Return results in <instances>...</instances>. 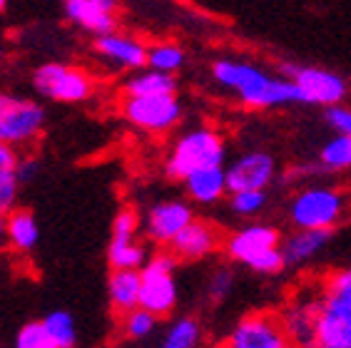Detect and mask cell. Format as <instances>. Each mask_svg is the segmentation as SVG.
<instances>
[{
  "label": "cell",
  "mask_w": 351,
  "mask_h": 348,
  "mask_svg": "<svg viewBox=\"0 0 351 348\" xmlns=\"http://www.w3.org/2000/svg\"><path fill=\"white\" fill-rule=\"evenodd\" d=\"M202 341V326L192 316H182L172 321L162 338V348H197Z\"/></svg>",
  "instance_id": "obj_27"
},
{
  "label": "cell",
  "mask_w": 351,
  "mask_h": 348,
  "mask_svg": "<svg viewBox=\"0 0 351 348\" xmlns=\"http://www.w3.org/2000/svg\"><path fill=\"white\" fill-rule=\"evenodd\" d=\"M349 348H351V346H349Z\"/></svg>",
  "instance_id": "obj_40"
},
{
  "label": "cell",
  "mask_w": 351,
  "mask_h": 348,
  "mask_svg": "<svg viewBox=\"0 0 351 348\" xmlns=\"http://www.w3.org/2000/svg\"><path fill=\"white\" fill-rule=\"evenodd\" d=\"M232 286H234V274H232L227 266H219L215 269V274L210 276V282H207V299L212 303H219L224 301L227 296H230Z\"/></svg>",
  "instance_id": "obj_32"
},
{
  "label": "cell",
  "mask_w": 351,
  "mask_h": 348,
  "mask_svg": "<svg viewBox=\"0 0 351 348\" xmlns=\"http://www.w3.org/2000/svg\"><path fill=\"white\" fill-rule=\"evenodd\" d=\"M15 348H55L53 338L47 334V328L43 321H27L21 326L18 336H15Z\"/></svg>",
  "instance_id": "obj_31"
},
{
  "label": "cell",
  "mask_w": 351,
  "mask_h": 348,
  "mask_svg": "<svg viewBox=\"0 0 351 348\" xmlns=\"http://www.w3.org/2000/svg\"><path fill=\"white\" fill-rule=\"evenodd\" d=\"M222 348H294L277 311H252L234 323Z\"/></svg>",
  "instance_id": "obj_12"
},
{
  "label": "cell",
  "mask_w": 351,
  "mask_h": 348,
  "mask_svg": "<svg viewBox=\"0 0 351 348\" xmlns=\"http://www.w3.org/2000/svg\"><path fill=\"white\" fill-rule=\"evenodd\" d=\"M95 85L97 82L85 67H75L68 62H43L33 73L35 92L45 100L62 105L88 102L95 95Z\"/></svg>",
  "instance_id": "obj_8"
},
{
  "label": "cell",
  "mask_w": 351,
  "mask_h": 348,
  "mask_svg": "<svg viewBox=\"0 0 351 348\" xmlns=\"http://www.w3.org/2000/svg\"><path fill=\"white\" fill-rule=\"evenodd\" d=\"M224 247L222 232L204 219H192L187 227L177 234V239L169 244V251L177 256L180 261H202L207 256L217 254Z\"/></svg>",
  "instance_id": "obj_17"
},
{
  "label": "cell",
  "mask_w": 351,
  "mask_h": 348,
  "mask_svg": "<svg viewBox=\"0 0 351 348\" xmlns=\"http://www.w3.org/2000/svg\"><path fill=\"white\" fill-rule=\"evenodd\" d=\"M62 13L93 38L117 30V0H62Z\"/></svg>",
  "instance_id": "obj_18"
},
{
  "label": "cell",
  "mask_w": 351,
  "mask_h": 348,
  "mask_svg": "<svg viewBox=\"0 0 351 348\" xmlns=\"http://www.w3.org/2000/svg\"><path fill=\"white\" fill-rule=\"evenodd\" d=\"M13 348H15V346H13Z\"/></svg>",
  "instance_id": "obj_39"
},
{
  "label": "cell",
  "mask_w": 351,
  "mask_h": 348,
  "mask_svg": "<svg viewBox=\"0 0 351 348\" xmlns=\"http://www.w3.org/2000/svg\"><path fill=\"white\" fill-rule=\"evenodd\" d=\"M18 157H21L18 149L0 145V214H8L18 207V192H21Z\"/></svg>",
  "instance_id": "obj_24"
},
{
  "label": "cell",
  "mask_w": 351,
  "mask_h": 348,
  "mask_svg": "<svg viewBox=\"0 0 351 348\" xmlns=\"http://www.w3.org/2000/svg\"><path fill=\"white\" fill-rule=\"evenodd\" d=\"M324 122L334 134H351V108L344 102L324 108Z\"/></svg>",
  "instance_id": "obj_33"
},
{
  "label": "cell",
  "mask_w": 351,
  "mask_h": 348,
  "mask_svg": "<svg viewBox=\"0 0 351 348\" xmlns=\"http://www.w3.org/2000/svg\"><path fill=\"white\" fill-rule=\"evenodd\" d=\"M147 50L149 42L120 30L93 38V55L115 73H135L147 67Z\"/></svg>",
  "instance_id": "obj_14"
},
{
  "label": "cell",
  "mask_w": 351,
  "mask_h": 348,
  "mask_svg": "<svg viewBox=\"0 0 351 348\" xmlns=\"http://www.w3.org/2000/svg\"><path fill=\"white\" fill-rule=\"evenodd\" d=\"M140 291H142L140 269H110L108 299H110V308L117 316H125L128 311L140 306Z\"/></svg>",
  "instance_id": "obj_21"
},
{
  "label": "cell",
  "mask_w": 351,
  "mask_h": 348,
  "mask_svg": "<svg viewBox=\"0 0 351 348\" xmlns=\"http://www.w3.org/2000/svg\"><path fill=\"white\" fill-rule=\"evenodd\" d=\"M5 214H0V251H3V247H5Z\"/></svg>",
  "instance_id": "obj_35"
},
{
  "label": "cell",
  "mask_w": 351,
  "mask_h": 348,
  "mask_svg": "<svg viewBox=\"0 0 351 348\" xmlns=\"http://www.w3.org/2000/svg\"><path fill=\"white\" fill-rule=\"evenodd\" d=\"M0 62H3V45H0Z\"/></svg>",
  "instance_id": "obj_37"
},
{
  "label": "cell",
  "mask_w": 351,
  "mask_h": 348,
  "mask_svg": "<svg viewBox=\"0 0 351 348\" xmlns=\"http://www.w3.org/2000/svg\"><path fill=\"white\" fill-rule=\"evenodd\" d=\"M177 75L162 73L155 67H142L130 73L122 82V95H135V97H145V95H177Z\"/></svg>",
  "instance_id": "obj_23"
},
{
  "label": "cell",
  "mask_w": 351,
  "mask_h": 348,
  "mask_svg": "<svg viewBox=\"0 0 351 348\" xmlns=\"http://www.w3.org/2000/svg\"><path fill=\"white\" fill-rule=\"evenodd\" d=\"M155 326H157V316L142 306L132 308V311H128V314L122 316V336L130 338V341H142V338L152 336Z\"/></svg>",
  "instance_id": "obj_29"
},
{
  "label": "cell",
  "mask_w": 351,
  "mask_h": 348,
  "mask_svg": "<svg viewBox=\"0 0 351 348\" xmlns=\"http://www.w3.org/2000/svg\"><path fill=\"white\" fill-rule=\"evenodd\" d=\"M294 348H319V314H322V284L309 279L284 301L277 311Z\"/></svg>",
  "instance_id": "obj_7"
},
{
  "label": "cell",
  "mask_w": 351,
  "mask_h": 348,
  "mask_svg": "<svg viewBox=\"0 0 351 348\" xmlns=\"http://www.w3.org/2000/svg\"><path fill=\"white\" fill-rule=\"evenodd\" d=\"M184 55L182 45H177L172 40H157L149 42L147 50V67H155V70H162V73H172L177 75L184 67Z\"/></svg>",
  "instance_id": "obj_26"
},
{
  "label": "cell",
  "mask_w": 351,
  "mask_h": 348,
  "mask_svg": "<svg viewBox=\"0 0 351 348\" xmlns=\"http://www.w3.org/2000/svg\"><path fill=\"white\" fill-rule=\"evenodd\" d=\"M38 172H40V160L33 154V149L21 152V157H18V179H21V184L33 182Z\"/></svg>",
  "instance_id": "obj_34"
},
{
  "label": "cell",
  "mask_w": 351,
  "mask_h": 348,
  "mask_svg": "<svg viewBox=\"0 0 351 348\" xmlns=\"http://www.w3.org/2000/svg\"><path fill=\"white\" fill-rule=\"evenodd\" d=\"M184 195L192 204H202V207H212L217 201H222L224 197L230 195V187H227V169L224 164H217V167H204L197 169L182 182Z\"/></svg>",
  "instance_id": "obj_19"
},
{
  "label": "cell",
  "mask_w": 351,
  "mask_h": 348,
  "mask_svg": "<svg viewBox=\"0 0 351 348\" xmlns=\"http://www.w3.org/2000/svg\"><path fill=\"white\" fill-rule=\"evenodd\" d=\"M120 112L135 129L162 137L182 122L184 108L177 95H145V97L122 95Z\"/></svg>",
  "instance_id": "obj_10"
},
{
  "label": "cell",
  "mask_w": 351,
  "mask_h": 348,
  "mask_svg": "<svg viewBox=\"0 0 351 348\" xmlns=\"http://www.w3.org/2000/svg\"><path fill=\"white\" fill-rule=\"evenodd\" d=\"M8 3H10V0H0V13H3V10L8 8Z\"/></svg>",
  "instance_id": "obj_36"
},
{
  "label": "cell",
  "mask_w": 351,
  "mask_h": 348,
  "mask_svg": "<svg viewBox=\"0 0 351 348\" xmlns=\"http://www.w3.org/2000/svg\"><path fill=\"white\" fill-rule=\"evenodd\" d=\"M351 192L331 184H309L294 192L287 214L294 229H334L349 216Z\"/></svg>",
  "instance_id": "obj_4"
},
{
  "label": "cell",
  "mask_w": 351,
  "mask_h": 348,
  "mask_svg": "<svg viewBox=\"0 0 351 348\" xmlns=\"http://www.w3.org/2000/svg\"><path fill=\"white\" fill-rule=\"evenodd\" d=\"M282 75L291 77L294 85L302 92L304 105H319V108H331L339 102H346L351 92V85L346 77H341L334 70L314 65H297V62H284Z\"/></svg>",
  "instance_id": "obj_11"
},
{
  "label": "cell",
  "mask_w": 351,
  "mask_h": 348,
  "mask_svg": "<svg viewBox=\"0 0 351 348\" xmlns=\"http://www.w3.org/2000/svg\"><path fill=\"white\" fill-rule=\"evenodd\" d=\"M195 219V209L184 199H162L155 201L142 216V232L149 244L167 249L177 234Z\"/></svg>",
  "instance_id": "obj_15"
},
{
  "label": "cell",
  "mask_w": 351,
  "mask_h": 348,
  "mask_svg": "<svg viewBox=\"0 0 351 348\" xmlns=\"http://www.w3.org/2000/svg\"><path fill=\"white\" fill-rule=\"evenodd\" d=\"M227 259L262 276H277L287 269L282 254V234L271 224H244L224 239Z\"/></svg>",
  "instance_id": "obj_3"
},
{
  "label": "cell",
  "mask_w": 351,
  "mask_h": 348,
  "mask_svg": "<svg viewBox=\"0 0 351 348\" xmlns=\"http://www.w3.org/2000/svg\"><path fill=\"white\" fill-rule=\"evenodd\" d=\"M227 187L230 192L242 189H269L277 179V160L264 149H250L227 164Z\"/></svg>",
  "instance_id": "obj_16"
},
{
  "label": "cell",
  "mask_w": 351,
  "mask_h": 348,
  "mask_svg": "<svg viewBox=\"0 0 351 348\" xmlns=\"http://www.w3.org/2000/svg\"><path fill=\"white\" fill-rule=\"evenodd\" d=\"M45 129V108L33 97L0 90V145L27 152Z\"/></svg>",
  "instance_id": "obj_6"
},
{
  "label": "cell",
  "mask_w": 351,
  "mask_h": 348,
  "mask_svg": "<svg viewBox=\"0 0 351 348\" xmlns=\"http://www.w3.org/2000/svg\"><path fill=\"white\" fill-rule=\"evenodd\" d=\"M38 239H40V229H38V221H35L30 209L15 207L13 212H8L5 241L15 254H30L38 247Z\"/></svg>",
  "instance_id": "obj_22"
},
{
  "label": "cell",
  "mask_w": 351,
  "mask_h": 348,
  "mask_svg": "<svg viewBox=\"0 0 351 348\" xmlns=\"http://www.w3.org/2000/svg\"><path fill=\"white\" fill-rule=\"evenodd\" d=\"M43 323H45L47 334H50V338H53L55 348H73L75 346L77 334H75L73 316H70L68 311H53V314H47L45 319H43Z\"/></svg>",
  "instance_id": "obj_30"
},
{
  "label": "cell",
  "mask_w": 351,
  "mask_h": 348,
  "mask_svg": "<svg viewBox=\"0 0 351 348\" xmlns=\"http://www.w3.org/2000/svg\"><path fill=\"white\" fill-rule=\"evenodd\" d=\"M331 229H294L289 236L282 239V254L287 266L297 269L317 259L331 241Z\"/></svg>",
  "instance_id": "obj_20"
},
{
  "label": "cell",
  "mask_w": 351,
  "mask_h": 348,
  "mask_svg": "<svg viewBox=\"0 0 351 348\" xmlns=\"http://www.w3.org/2000/svg\"><path fill=\"white\" fill-rule=\"evenodd\" d=\"M227 160V140L217 127L199 125L184 129L169 147L165 157V174L172 182H184L192 172L204 167H217Z\"/></svg>",
  "instance_id": "obj_2"
},
{
  "label": "cell",
  "mask_w": 351,
  "mask_h": 348,
  "mask_svg": "<svg viewBox=\"0 0 351 348\" xmlns=\"http://www.w3.org/2000/svg\"><path fill=\"white\" fill-rule=\"evenodd\" d=\"M177 264H180V259L169 249H160L140 269L142 274L140 306L152 311L157 319H167L177 308V299H180V291H177V282H175Z\"/></svg>",
  "instance_id": "obj_9"
},
{
  "label": "cell",
  "mask_w": 351,
  "mask_h": 348,
  "mask_svg": "<svg viewBox=\"0 0 351 348\" xmlns=\"http://www.w3.org/2000/svg\"><path fill=\"white\" fill-rule=\"evenodd\" d=\"M269 195L267 189H242V192H230V209L242 219H254L267 209Z\"/></svg>",
  "instance_id": "obj_28"
},
{
  "label": "cell",
  "mask_w": 351,
  "mask_h": 348,
  "mask_svg": "<svg viewBox=\"0 0 351 348\" xmlns=\"http://www.w3.org/2000/svg\"><path fill=\"white\" fill-rule=\"evenodd\" d=\"M142 219L132 207H122L112 221V236L108 244L110 269H142L149 259L147 247L140 241Z\"/></svg>",
  "instance_id": "obj_13"
},
{
  "label": "cell",
  "mask_w": 351,
  "mask_h": 348,
  "mask_svg": "<svg viewBox=\"0 0 351 348\" xmlns=\"http://www.w3.org/2000/svg\"><path fill=\"white\" fill-rule=\"evenodd\" d=\"M317 169L326 174L351 172V134H334L319 149Z\"/></svg>",
  "instance_id": "obj_25"
},
{
  "label": "cell",
  "mask_w": 351,
  "mask_h": 348,
  "mask_svg": "<svg viewBox=\"0 0 351 348\" xmlns=\"http://www.w3.org/2000/svg\"><path fill=\"white\" fill-rule=\"evenodd\" d=\"M322 314H319V348L351 346V266L334 269L319 279Z\"/></svg>",
  "instance_id": "obj_5"
},
{
  "label": "cell",
  "mask_w": 351,
  "mask_h": 348,
  "mask_svg": "<svg viewBox=\"0 0 351 348\" xmlns=\"http://www.w3.org/2000/svg\"><path fill=\"white\" fill-rule=\"evenodd\" d=\"M73 348H75V346H73Z\"/></svg>",
  "instance_id": "obj_38"
},
{
  "label": "cell",
  "mask_w": 351,
  "mask_h": 348,
  "mask_svg": "<svg viewBox=\"0 0 351 348\" xmlns=\"http://www.w3.org/2000/svg\"><path fill=\"white\" fill-rule=\"evenodd\" d=\"M215 85L247 110H277L304 105L302 92L287 75H271L239 58H217L210 67Z\"/></svg>",
  "instance_id": "obj_1"
}]
</instances>
